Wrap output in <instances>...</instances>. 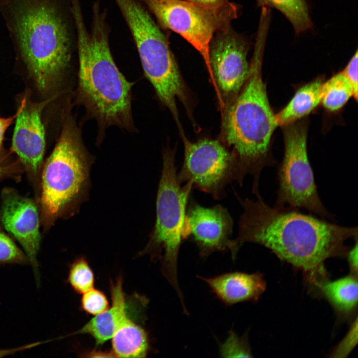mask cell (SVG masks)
I'll list each match as a JSON object with an SVG mask.
<instances>
[{
    "label": "cell",
    "mask_w": 358,
    "mask_h": 358,
    "mask_svg": "<svg viewBox=\"0 0 358 358\" xmlns=\"http://www.w3.org/2000/svg\"><path fill=\"white\" fill-rule=\"evenodd\" d=\"M236 195L243 212L238 236L230 241L233 260L244 243H255L293 266L313 272L327 259L347 254L345 242L358 237L357 227L340 226L298 209L270 206L260 194L255 200Z\"/></svg>",
    "instance_id": "obj_1"
},
{
    "label": "cell",
    "mask_w": 358,
    "mask_h": 358,
    "mask_svg": "<svg viewBox=\"0 0 358 358\" xmlns=\"http://www.w3.org/2000/svg\"><path fill=\"white\" fill-rule=\"evenodd\" d=\"M58 0H1L27 90L36 100L55 99L70 69L72 40Z\"/></svg>",
    "instance_id": "obj_2"
},
{
    "label": "cell",
    "mask_w": 358,
    "mask_h": 358,
    "mask_svg": "<svg viewBox=\"0 0 358 358\" xmlns=\"http://www.w3.org/2000/svg\"><path fill=\"white\" fill-rule=\"evenodd\" d=\"M77 33L79 61L78 99L99 127L133 128L132 84L122 74L110 52L108 28L100 4L92 7L90 31L86 28L80 0H70Z\"/></svg>",
    "instance_id": "obj_3"
},
{
    "label": "cell",
    "mask_w": 358,
    "mask_h": 358,
    "mask_svg": "<svg viewBox=\"0 0 358 358\" xmlns=\"http://www.w3.org/2000/svg\"><path fill=\"white\" fill-rule=\"evenodd\" d=\"M267 34L258 31L248 77L235 98L223 111L222 132L232 147L238 167L242 186L245 177L253 176L252 192L259 194V180L264 167L273 166L270 153L271 138L278 126L270 106L262 76Z\"/></svg>",
    "instance_id": "obj_4"
},
{
    "label": "cell",
    "mask_w": 358,
    "mask_h": 358,
    "mask_svg": "<svg viewBox=\"0 0 358 358\" xmlns=\"http://www.w3.org/2000/svg\"><path fill=\"white\" fill-rule=\"evenodd\" d=\"M66 115L59 138L42 170L38 204L44 232L58 219L75 212L88 187L91 158L75 119Z\"/></svg>",
    "instance_id": "obj_5"
},
{
    "label": "cell",
    "mask_w": 358,
    "mask_h": 358,
    "mask_svg": "<svg viewBox=\"0 0 358 358\" xmlns=\"http://www.w3.org/2000/svg\"><path fill=\"white\" fill-rule=\"evenodd\" d=\"M176 150L167 148L163 153V169L156 199V219L154 228L142 254L160 260L162 272L175 289L181 304L183 296L179 285L177 263L184 240L183 229L187 204L192 187L183 185L177 178Z\"/></svg>",
    "instance_id": "obj_6"
},
{
    "label": "cell",
    "mask_w": 358,
    "mask_h": 358,
    "mask_svg": "<svg viewBox=\"0 0 358 358\" xmlns=\"http://www.w3.org/2000/svg\"><path fill=\"white\" fill-rule=\"evenodd\" d=\"M307 129L302 121L283 126L284 152L278 169L275 206L303 208L320 218L334 220L318 193L308 156Z\"/></svg>",
    "instance_id": "obj_7"
},
{
    "label": "cell",
    "mask_w": 358,
    "mask_h": 358,
    "mask_svg": "<svg viewBox=\"0 0 358 358\" xmlns=\"http://www.w3.org/2000/svg\"><path fill=\"white\" fill-rule=\"evenodd\" d=\"M160 25L179 34L202 56L213 83L209 46L216 32L231 26L239 8L230 2L224 7L210 9L185 0H142Z\"/></svg>",
    "instance_id": "obj_8"
},
{
    "label": "cell",
    "mask_w": 358,
    "mask_h": 358,
    "mask_svg": "<svg viewBox=\"0 0 358 358\" xmlns=\"http://www.w3.org/2000/svg\"><path fill=\"white\" fill-rule=\"evenodd\" d=\"M184 160L177 178L180 184L190 182L192 187L211 194L214 199L226 196L225 187L239 181L236 158L219 141L203 139L191 142L181 132Z\"/></svg>",
    "instance_id": "obj_9"
},
{
    "label": "cell",
    "mask_w": 358,
    "mask_h": 358,
    "mask_svg": "<svg viewBox=\"0 0 358 358\" xmlns=\"http://www.w3.org/2000/svg\"><path fill=\"white\" fill-rule=\"evenodd\" d=\"M18 99L11 151L21 164L38 202L46 146L42 116L45 107L53 100H36L27 90Z\"/></svg>",
    "instance_id": "obj_10"
},
{
    "label": "cell",
    "mask_w": 358,
    "mask_h": 358,
    "mask_svg": "<svg viewBox=\"0 0 358 358\" xmlns=\"http://www.w3.org/2000/svg\"><path fill=\"white\" fill-rule=\"evenodd\" d=\"M248 44L231 26L216 32L210 44L209 58L215 87L224 111L243 86L249 74Z\"/></svg>",
    "instance_id": "obj_11"
},
{
    "label": "cell",
    "mask_w": 358,
    "mask_h": 358,
    "mask_svg": "<svg viewBox=\"0 0 358 358\" xmlns=\"http://www.w3.org/2000/svg\"><path fill=\"white\" fill-rule=\"evenodd\" d=\"M0 198V223L22 246L38 283L37 257L41 238L39 204L35 199L21 195L10 187L2 190Z\"/></svg>",
    "instance_id": "obj_12"
},
{
    "label": "cell",
    "mask_w": 358,
    "mask_h": 358,
    "mask_svg": "<svg viewBox=\"0 0 358 358\" xmlns=\"http://www.w3.org/2000/svg\"><path fill=\"white\" fill-rule=\"evenodd\" d=\"M233 219L227 209L218 204L212 207L201 206L193 199L186 208L184 239L190 238L203 258L215 252L229 250Z\"/></svg>",
    "instance_id": "obj_13"
},
{
    "label": "cell",
    "mask_w": 358,
    "mask_h": 358,
    "mask_svg": "<svg viewBox=\"0 0 358 358\" xmlns=\"http://www.w3.org/2000/svg\"><path fill=\"white\" fill-rule=\"evenodd\" d=\"M197 277L205 282L216 296L227 306L245 301H256L266 287V282L259 273L235 271L210 278Z\"/></svg>",
    "instance_id": "obj_14"
},
{
    "label": "cell",
    "mask_w": 358,
    "mask_h": 358,
    "mask_svg": "<svg viewBox=\"0 0 358 358\" xmlns=\"http://www.w3.org/2000/svg\"><path fill=\"white\" fill-rule=\"evenodd\" d=\"M121 276L110 283L111 306L95 315L84 326L71 335L88 334L95 340L96 346L103 344L111 339L122 320L128 315L126 297Z\"/></svg>",
    "instance_id": "obj_15"
},
{
    "label": "cell",
    "mask_w": 358,
    "mask_h": 358,
    "mask_svg": "<svg viewBox=\"0 0 358 358\" xmlns=\"http://www.w3.org/2000/svg\"><path fill=\"white\" fill-rule=\"evenodd\" d=\"M114 357L145 358L150 351L146 330L127 315L118 326L111 339Z\"/></svg>",
    "instance_id": "obj_16"
},
{
    "label": "cell",
    "mask_w": 358,
    "mask_h": 358,
    "mask_svg": "<svg viewBox=\"0 0 358 358\" xmlns=\"http://www.w3.org/2000/svg\"><path fill=\"white\" fill-rule=\"evenodd\" d=\"M323 82L322 79L318 78L298 90L287 104L275 115L278 126L295 122L315 109L321 103Z\"/></svg>",
    "instance_id": "obj_17"
},
{
    "label": "cell",
    "mask_w": 358,
    "mask_h": 358,
    "mask_svg": "<svg viewBox=\"0 0 358 358\" xmlns=\"http://www.w3.org/2000/svg\"><path fill=\"white\" fill-rule=\"evenodd\" d=\"M319 287L333 306L342 313L350 312L357 305V275L352 273L334 281H323Z\"/></svg>",
    "instance_id": "obj_18"
},
{
    "label": "cell",
    "mask_w": 358,
    "mask_h": 358,
    "mask_svg": "<svg viewBox=\"0 0 358 358\" xmlns=\"http://www.w3.org/2000/svg\"><path fill=\"white\" fill-rule=\"evenodd\" d=\"M261 7L275 8L282 13L298 35L312 26L308 7L305 0H257Z\"/></svg>",
    "instance_id": "obj_19"
},
{
    "label": "cell",
    "mask_w": 358,
    "mask_h": 358,
    "mask_svg": "<svg viewBox=\"0 0 358 358\" xmlns=\"http://www.w3.org/2000/svg\"><path fill=\"white\" fill-rule=\"evenodd\" d=\"M352 96H354L353 88L343 71L324 81L321 103L327 110H339Z\"/></svg>",
    "instance_id": "obj_20"
},
{
    "label": "cell",
    "mask_w": 358,
    "mask_h": 358,
    "mask_svg": "<svg viewBox=\"0 0 358 358\" xmlns=\"http://www.w3.org/2000/svg\"><path fill=\"white\" fill-rule=\"evenodd\" d=\"M67 281L78 293L83 294L93 288L94 273L85 258L77 259L70 265Z\"/></svg>",
    "instance_id": "obj_21"
},
{
    "label": "cell",
    "mask_w": 358,
    "mask_h": 358,
    "mask_svg": "<svg viewBox=\"0 0 358 358\" xmlns=\"http://www.w3.org/2000/svg\"><path fill=\"white\" fill-rule=\"evenodd\" d=\"M28 259L0 227V264L26 265Z\"/></svg>",
    "instance_id": "obj_22"
},
{
    "label": "cell",
    "mask_w": 358,
    "mask_h": 358,
    "mask_svg": "<svg viewBox=\"0 0 358 358\" xmlns=\"http://www.w3.org/2000/svg\"><path fill=\"white\" fill-rule=\"evenodd\" d=\"M220 354L222 357H252L246 339L239 337L232 330L223 344L220 347Z\"/></svg>",
    "instance_id": "obj_23"
},
{
    "label": "cell",
    "mask_w": 358,
    "mask_h": 358,
    "mask_svg": "<svg viewBox=\"0 0 358 358\" xmlns=\"http://www.w3.org/2000/svg\"><path fill=\"white\" fill-rule=\"evenodd\" d=\"M109 307L107 297L101 291L93 288L83 293L81 308L86 313L95 316L102 313Z\"/></svg>",
    "instance_id": "obj_24"
},
{
    "label": "cell",
    "mask_w": 358,
    "mask_h": 358,
    "mask_svg": "<svg viewBox=\"0 0 358 358\" xmlns=\"http://www.w3.org/2000/svg\"><path fill=\"white\" fill-rule=\"evenodd\" d=\"M357 319L349 333L333 353L335 357H346L354 348L358 342Z\"/></svg>",
    "instance_id": "obj_25"
},
{
    "label": "cell",
    "mask_w": 358,
    "mask_h": 358,
    "mask_svg": "<svg viewBox=\"0 0 358 358\" xmlns=\"http://www.w3.org/2000/svg\"><path fill=\"white\" fill-rule=\"evenodd\" d=\"M23 169L17 160L7 159L0 162V182L5 179L19 180Z\"/></svg>",
    "instance_id": "obj_26"
},
{
    "label": "cell",
    "mask_w": 358,
    "mask_h": 358,
    "mask_svg": "<svg viewBox=\"0 0 358 358\" xmlns=\"http://www.w3.org/2000/svg\"><path fill=\"white\" fill-rule=\"evenodd\" d=\"M353 88L354 96L358 99V51L352 57L343 71Z\"/></svg>",
    "instance_id": "obj_27"
},
{
    "label": "cell",
    "mask_w": 358,
    "mask_h": 358,
    "mask_svg": "<svg viewBox=\"0 0 358 358\" xmlns=\"http://www.w3.org/2000/svg\"><path fill=\"white\" fill-rule=\"evenodd\" d=\"M16 113L8 117H0V162L9 158V154L5 150L3 145L4 135L6 130L13 123Z\"/></svg>",
    "instance_id": "obj_28"
},
{
    "label": "cell",
    "mask_w": 358,
    "mask_h": 358,
    "mask_svg": "<svg viewBox=\"0 0 358 358\" xmlns=\"http://www.w3.org/2000/svg\"><path fill=\"white\" fill-rule=\"evenodd\" d=\"M188 2L203 7L217 9L228 5V0H185Z\"/></svg>",
    "instance_id": "obj_29"
},
{
    "label": "cell",
    "mask_w": 358,
    "mask_h": 358,
    "mask_svg": "<svg viewBox=\"0 0 358 358\" xmlns=\"http://www.w3.org/2000/svg\"><path fill=\"white\" fill-rule=\"evenodd\" d=\"M348 260L353 274L357 275L358 271V238L355 245L347 253Z\"/></svg>",
    "instance_id": "obj_30"
},
{
    "label": "cell",
    "mask_w": 358,
    "mask_h": 358,
    "mask_svg": "<svg viewBox=\"0 0 358 358\" xmlns=\"http://www.w3.org/2000/svg\"><path fill=\"white\" fill-rule=\"evenodd\" d=\"M43 343V342H38L17 348L8 349H0V358H3L7 356L11 355L18 352H22L25 350L31 349Z\"/></svg>",
    "instance_id": "obj_31"
},
{
    "label": "cell",
    "mask_w": 358,
    "mask_h": 358,
    "mask_svg": "<svg viewBox=\"0 0 358 358\" xmlns=\"http://www.w3.org/2000/svg\"><path fill=\"white\" fill-rule=\"evenodd\" d=\"M0 1H1V0H0Z\"/></svg>",
    "instance_id": "obj_32"
}]
</instances>
